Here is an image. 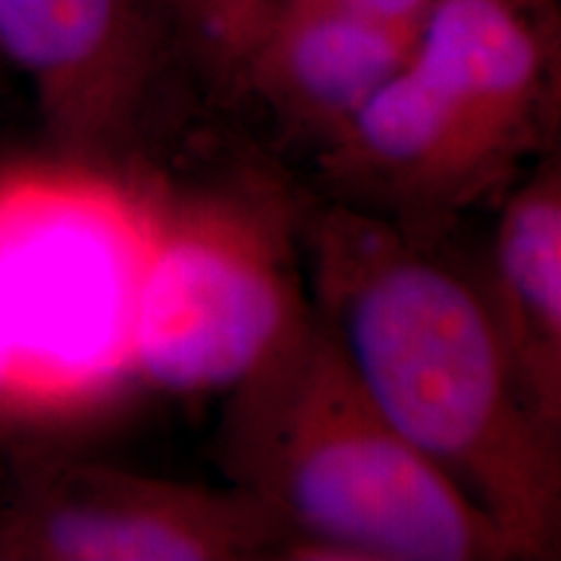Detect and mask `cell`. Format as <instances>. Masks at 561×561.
I'll use <instances>...</instances> for the list:
<instances>
[{
  "label": "cell",
  "mask_w": 561,
  "mask_h": 561,
  "mask_svg": "<svg viewBox=\"0 0 561 561\" xmlns=\"http://www.w3.org/2000/svg\"><path fill=\"white\" fill-rule=\"evenodd\" d=\"M182 32L172 0H0V55L37 91L66 151L136 144Z\"/></svg>",
  "instance_id": "5"
},
{
  "label": "cell",
  "mask_w": 561,
  "mask_h": 561,
  "mask_svg": "<svg viewBox=\"0 0 561 561\" xmlns=\"http://www.w3.org/2000/svg\"><path fill=\"white\" fill-rule=\"evenodd\" d=\"M299 219L312 310L377 409L517 559H557L561 430L523 396L476 278L434 255V242L346 203Z\"/></svg>",
  "instance_id": "1"
},
{
  "label": "cell",
  "mask_w": 561,
  "mask_h": 561,
  "mask_svg": "<svg viewBox=\"0 0 561 561\" xmlns=\"http://www.w3.org/2000/svg\"><path fill=\"white\" fill-rule=\"evenodd\" d=\"M286 530L240 489L102 466L42 473L0 530V551L47 561L280 559Z\"/></svg>",
  "instance_id": "4"
},
{
  "label": "cell",
  "mask_w": 561,
  "mask_h": 561,
  "mask_svg": "<svg viewBox=\"0 0 561 561\" xmlns=\"http://www.w3.org/2000/svg\"><path fill=\"white\" fill-rule=\"evenodd\" d=\"M312 3L331 5L351 16L367 19L371 24L388 26L392 32L419 37L434 0H312Z\"/></svg>",
  "instance_id": "10"
},
{
  "label": "cell",
  "mask_w": 561,
  "mask_h": 561,
  "mask_svg": "<svg viewBox=\"0 0 561 561\" xmlns=\"http://www.w3.org/2000/svg\"><path fill=\"white\" fill-rule=\"evenodd\" d=\"M310 310L284 208L208 195L161 224L133 291L130 356L153 388L227 392Z\"/></svg>",
  "instance_id": "3"
},
{
  "label": "cell",
  "mask_w": 561,
  "mask_h": 561,
  "mask_svg": "<svg viewBox=\"0 0 561 561\" xmlns=\"http://www.w3.org/2000/svg\"><path fill=\"white\" fill-rule=\"evenodd\" d=\"M0 385H3V375H0Z\"/></svg>",
  "instance_id": "11"
},
{
  "label": "cell",
  "mask_w": 561,
  "mask_h": 561,
  "mask_svg": "<svg viewBox=\"0 0 561 561\" xmlns=\"http://www.w3.org/2000/svg\"><path fill=\"white\" fill-rule=\"evenodd\" d=\"M416 37L312 0H273L237 73L278 121L328 146L409 62Z\"/></svg>",
  "instance_id": "7"
},
{
  "label": "cell",
  "mask_w": 561,
  "mask_h": 561,
  "mask_svg": "<svg viewBox=\"0 0 561 561\" xmlns=\"http://www.w3.org/2000/svg\"><path fill=\"white\" fill-rule=\"evenodd\" d=\"M216 458L286 530L284 559L512 561L515 546L377 409L307 320L227 392Z\"/></svg>",
  "instance_id": "2"
},
{
  "label": "cell",
  "mask_w": 561,
  "mask_h": 561,
  "mask_svg": "<svg viewBox=\"0 0 561 561\" xmlns=\"http://www.w3.org/2000/svg\"><path fill=\"white\" fill-rule=\"evenodd\" d=\"M411 66L507 185L530 157L557 151L559 0H434Z\"/></svg>",
  "instance_id": "6"
},
{
  "label": "cell",
  "mask_w": 561,
  "mask_h": 561,
  "mask_svg": "<svg viewBox=\"0 0 561 561\" xmlns=\"http://www.w3.org/2000/svg\"><path fill=\"white\" fill-rule=\"evenodd\" d=\"M510 367L533 411L561 430V161L533 164L502 195L483 271L476 276Z\"/></svg>",
  "instance_id": "8"
},
{
  "label": "cell",
  "mask_w": 561,
  "mask_h": 561,
  "mask_svg": "<svg viewBox=\"0 0 561 561\" xmlns=\"http://www.w3.org/2000/svg\"><path fill=\"white\" fill-rule=\"evenodd\" d=\"M273 0H172L180 30L191 34L210 62L237 73Z\"/></svg>",
  "instance_id": "9"
}]
</instances>
